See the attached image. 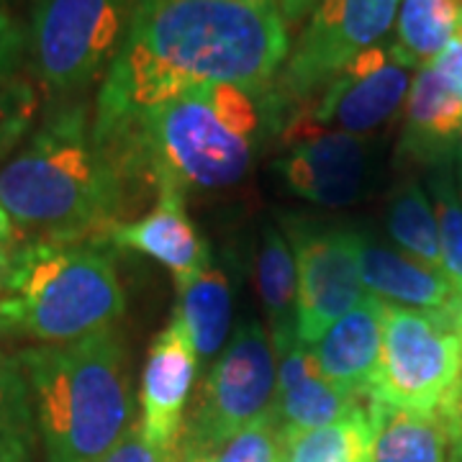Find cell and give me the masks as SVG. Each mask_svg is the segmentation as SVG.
I'll return each instance as SVG.
<instances>
[{
    "mask_svg": "<svg viewBox=\"0 0 462 462\" xmlns=\"http://www.w3.org/2000/svg\"><path fill=\"white\" fill-rule=\"evenodd\" d=\"M291 26L273 0H142L100 80L93 126L208 85L273 90Z\"/></svg>",
    "mask_w": 462,
    "mask_h": 462,
    "instance_id": "obj_1",
    "label": "cell"
},
{
    "mask_svg": "<svg viewBox=\"0 0 462 462\" xmlns=\"http://www.w3.org/2000/svg\"><path fill=\"white\" fill-rule=\"evenodd\" d=\"M282 103L273 90L208 85L93 126L139 188L157 193H216L245 180L263 139L267 114Z\"/></svg>",
    "mask_w": 462,
    "mask_h": 462,
    "instance_id": "obj_2",
    "label": "cell"
},
{
    "mask_svg": "<svg viewBox=\"0 0 462 462\" xmlns=\"http://www.w3.org/2000/svg\"><path fill=\"white\" fill-rule=\"evenodd\" d=\"M136 185L93 132L88 103H54L0 167V208L29 239L103 242L124 224Z\"/></svg>",
    "mask_w": 462,
    "mask_h": 462,
    "instance_id": "obj_3",
    "label": "cell"
},
{
    "mask_svg": "<svg viewBox=\"0 0 462 462\" xmlns=\"http://www.w3.org/2000/svg\"><path fill=\"white\" fill-rule=\"evenodd\" d=\"M47 462H100L132 427L134 398L118 331L16 352Z\"/></svg>",
    "mask_w": 462,
    "mask_h": 462,
    "instance_id": "obj_4",
    "label": "cell"
},
{
    "mask_svg": "<svg viewBox=\"0 0 462 462\" xmlns=\"http://www.w3.org/2000/svg\"><path fill=\"white\" fill-rule=\"evenodd\" d=\"M126 296L100 242H18L0 281V337L62 345L116 329Z\"/></svg>",
    "mask_w": 462,
    "mask_h": 462,
    "instance_id": "obj_5",
    "label": "cell"
},
{
    "mask_svg": "<svg viewBox=\"0 0 462 462\" xmlns=\"http://www.w3.org/2000/svg\"><path fill=\"white\" fill-rule=\"evenodd\" d=\"M142 0H36L29 57L54 103L80 100L114 65Z\"/></svg>",
    "mask_w": 462,
    "mask_h": 462,
    "instance_id": "obj_6",
    "label": "cell"
},
{
    "mask_svg": "<svg viewBox=\"0 0 462 462\" xmlns=\"http://www.w3.org/2000/svg\"><path fill=\"white\" fill-rule=\"evenodd\" d=\"M462 380V337L452 319L383 303V345L370 401L437 411Z\"/></svg>",
    "mask_w": 462,
    "mask_h": 462,
    "instance_id": "obj_7",
    "label": "cell"
},
{
    "mask_svg": "<svg viewBox=\"0 0 462 462\" xmlns=\"http://www.w3.org/2000/svg\"><path fill=\"white\" fill-rule=\"evenodd\" d=\"M275 385L278 365L270 331L257 319H245L200 383L180 439L218 452L234 434L273 409Z\"/></svg>",
    "mask_w": 462,
    "mask_h": 462,
    "instance_id": "obj_8",
    "label": "cell"
},
{
    "mask_svg": "<svg viewBox=\"0 0 462 462\" xmlns=\"http://www.w3.org/2000/svg\"><path fill=\"white\" fill-rule=\"evenodd\" d=\"M401 0H316L275 80L281 103H309L396 26Z\"/></svg>",
    "mask_w": 462,
    "mask_h": 462,
    "instance_id": "obj_9",
    "label": "cell"
},
{
    "mask_svg": "<svg viewBox=\"0 0 462 462\" xmlns=\"http://www.w3.org/2000/svg\"><path fill=\"white\" fill-rule=\"evenodd\" d=\"M298 278V339L316 345L365 296L360 231L285 221Z\"/></svg>",
    "mask_w": 462,
    "mask_h": 462,
    "instance_id": "obj_10",
    "label": "cell"
},
{
    "mask_svg": "<svg viewBox=\"0 0 462 462\" xmlns=\"http://www.w3.org/2000/svg\"><path fill=\"white\" fill-rule=\"evenodd\" d=\"M416 67L396 44L380 42L360 51L331 83L298 111L334 132L367 139L403 108Z\"/></svg>",
    "mask_w": 462,
    "mask_h": 462,
    "instance_id": "obj_11",
    "label": "cell"
},
{
    "mask_svg": "<svg viewBox=\"0 0 462 462\" xmlns=\"http://www.w3.org/2000/svg\"><path fill=\"white\" fill-rule=\"evenodd\" d=\"M282 149L275 170L298 199L342 208L363 196L370 170L363 136L324 129L296 111L285 124Z\"/></svg>",
    "mask_w": 462,
    "mask_h": 462,
    "instance_id": "obj_12",
    "label": "cell"
},
{
    "mask_svg": "<svg viewBox=\"0 0 462 462\" xmlns=\"http://www.w3.org/2000/svg\"><path fill=\"white\" fill-rule=\"evenodd\" d=\"M273 352L278 365V385L270 411L281 427L282 439L342 421L365 406L363 398L342 391L321 373L314 349L298 339V331L275 339Z\"/></svg>",
    "mask_w": 462,
    "mask_h": 462,
    "instance_id": "obj_13",
    "label": "cell"
},
{
    "mask_svg": "<svg viewBox=\"0 0 462 462\" xmlns=\"http://www.w3.org/2000/svg\"><path fill=\"white\" fill-rule=\"evenodd\" d=\"M199 352L188 331L172 316L149 346L142 375V430L149 442L165 449L180 445L185 427V406L193 391Z\"/></svg>",
    "mask_w": 462,
    "mask_h": 462,
    "instance_id": "obj_14",
    "label": "cell"
},
{
    "mask_svg": "<svg viewBox=\"0 0 462 462\" xmlns=\"http://www.w3.org/2000/svg\"><path fill=\"white\" fill-rule=\"evenodd\" d=\"M100 245L147 254L154 263L165 264L175 285L200 275L211 263L208 245L185 211V199L175 193H157L147 214L114 226Z\"/></svg>",
    "mask_w": 462,
    "mask_h": 462,
    "instance_id": "obj_15",
    "label": "cell"
},
{
    "mask_svg": "<svg viewBox=\"0 0 462 462\" xmlns=\"http://www.w3.org/2000/svg\"><path fill=\"white\" fill-rule=\"evenodd\" d=\"M360 275L367 293L388 303L455 319L460 293L445 273L360 234ZM455 324V321H452Z\"/></svg>",
    "mask_w": 462,
    "mask_h": 462,
    "instance_id": "obj_16",
    "label": "cell"
},
{
    "mask_svg": "<svg viewBox=\"0 0 462 462\" xmlns=\"http://www.w3.org/2000/svg\"><path fill=\"white\" fill-rule=\"evenodd\" d=\"M383 298L367 296L311 345L321 373L342 391L370 401L383 345Z\"/></svg>",
    "mask_w": 462,
    "mask_h": 462,
    "instance_id": "obj_17",
    "label": "cell"
},
{
    "mask_svg": "<svg viewBox=\"0 0 462 462\" xmlns=\"http://www.w3.org/2000/svg\"><path fill=\"white\" fill-rule=\"evenodd\" d=\"M462 100L431 65L419 67L403 103L401 152L421 162H442L460 147Z\"/></svg>",
    "mask_w": 462,
    "mask_h": 462,
    "instance_id": "obj_18",
    "label": "cell"
},
{
    "mask_svg": "<svg viewBox=\"0 0 462 462\" xmlns=\"http://www.w3.org/2000/svg\"><path fill=\"white\" fill-rule=\"evenodd\" d=\"M367 462H447L449 434L439 411H413L367 401Z\"/></svg>",
    "mask_w": 462,
    "mask_h": 462,
    "instance_id": "obj_19",
    "label": "cell"
},
{
    "mask_svg": "<svg viewBox=\"0 0 462 462\" xmlns=\"http://www.w3.org/2000/svg\"><path fill=\"white\" fill-rule=\"evenodd\" d=\"M231 314L234 300L226 273L208 267L196 278L178 285L175 319L188 331L199 357L203 360H211L226 346L231 334Z\"/></svg>",
    "mask_w": 462,
    "mask_h": 462,
    "instance_id": "obj_20",
    "label": "cell"
},
{
    "mask_svg": "<svg viewBox=\"0 0 462 462\" xmlns=\"http://www.w3.org/2000/svg\"><path fill=\"white\" fill-rule=\"evenodd\" d=\"M257 285L270 321V339H282L298 331V278L291 242L273 224L263 226L257 252Z\"/></svg>",
    "mask_w": 462,
    "mask_h": 462,
    "instance_id": "obj_21",
    "label": "cell"
},
{
    "mask_svg": "<svg viewBox=\"0 0 462 462\" xmlns=\"http://www.w3.org/2000/svg\"><path fill=\"white\" fill-rule=\"evenodd\" d=\"M460 0H401L396 47L416 69L431 65L460 33Z\"/></svg>",
    "mask_w": 462,
    "mask_h": 462,
    "instance_id": "obj_22",
    "label": "cell"
},
{
    "mask_svg": "<svg viewBox=\"0 0 462 462\" xmlns=\"http://www.w3.org/2000/svg\"><path fill=\"white\" fill-rule=\"evenodd\" d=\"M39 427L29 380L16 355L0 349V462H33Z\"/></svg>",
    "mask_w": 462,
    "mask_h": 462,
    "instance_id": "obj_23",
    "label": "cell"
},
{
    "mask_svg": "<svg viewBox=\"0 0 462 462\" xmlns=\"http://www.w3.org/2000/svg\"><path fill=\"white\" fill-rule=\"evenodd\" d=\"M385 229L406 254H411L430 267L442 270L434 203L419 182H401L391 193L388 211H385Z\"/></svg>",
    "mask_w": 462,
    "mask_h": 462,
    "instance_id": "obj_24",
    "label": "cell"
},
{
    "mask_svg": "<svg viewBox=\"0 0 462 462\" xmlns=\"http://www.w3.org/2000/svg\"><path fill=\"white\" fill-rule=\"evenodd\" d=\"M367 452L370 413L363 406L342 421L282 439L278 462H367Z\"/></svg>",
    "mask_w": 462,
    "mask_h": 462,
    "instance_id": "obj_25",
    "label": "cell"
},
{
    "mask_svg": "<svg viewBox=\"0 0 462 462\" xmlns=\"http://www.w3.org/2000/svg\"><path fill=\"white\" fill-rule=\"evenodd\" d=\"M39 116V90L29 80H0V167L33 132Z\"/></svg>",
    "mask_w": 462,
    "mask_h": 462,
    "instance_id": "obj_26",
    "label": "cell"
},
{
    "mask_svg": "<svg viewBox=\"0 0 462 462\" xmlns=\"http://www.w3.org/2000/svg\"><path fill=\"white\" fill-rule=\"evenodd\" d=\"M431 193H434V214L439 231L442 273L462 296V199L455 193L452 182L445 175L431 180Z\"/></svg>",
    "mask_w": 462,
    "mask_h": 462,
    "instance_id": "obj_27",
    "label": "cell"
},
{
    "mask_svg": "<svg viewBox=\"0 0 462 462\" xmlns=\"http://www.w3.org/2000/svg\"><path fill=\"white\" fill-rule=\"evenodd\" d=\"M281 447V427L273 411H267L239 434H234L229 442L216 452L214 462H278Z\"/></svg>",
    "mask_w": 462,
    "mask_h": 462,
    "instance_id": "obj_28",
    "label": "cell"
},
{
    "mask_svg": "<svg viewBox=\"0 0 462 462\" xmlns=\"http://www.w3.org/2000/svg\"><path fill=\"white\" fill-rule=\"evenodd\" d=\"M178 447L165 449V447L149 442L142 424L134 421L126 434L108 449V455L100 462H178Z\"/></svg>",
    "mask_w": 462,
    "mask_h": 462,
    "instance_id": "obj_29",
    "label": "cell"
},
{
    "mask_svg": "<svg viewBox=\"0 0 462 462\" xmlns=\"http://www.w3.org/2000/svg\"><path fill=\"white\" fill-rule=\"evenodd\" d=\"M26 51H29V33L5 5H0V80L18 78Z\"/></svg>",
    "mask_w": 462,
    "mask_h": 462,
    "instance_id": "obj_30",
    "label": "cell"
},
{
    "mask_svg": "<svg viewBox=\"0 0 462 462\" xmlns=\"http://www.w3.org/2000/svg\"><path fill=\"white\" fill-rule=\"evenodd\" d=\"M437 411L442 416L447 434H449V455L455 462H462V380L442 401V406Z\"/></svg>",
    "mask_w": 462,
    "mask_h": 462,
    "instance_id": "obj_31",
    "label": "cell"
},
{
    "mask_svg": "<svg viewBox=\"0 0 462 462\" xmlns=\"http://www.w3.org/2000/svg\"><path fill=\"white\" fill-rule=\"evenodd\" d=\"M437 75L445 80V85L462 100V33H457L442 54L431 62Z\"/></svg>",
    "mask_w": 462,
    "mask_h": 462,
    "instance_id": "obj_32",
    "label": "cell"
},
{
    "mask_svg": "<svg viewBox=\"0 0 462 462\" xmlns=\"http://www.w3.org/2000/svg\"><path fill=\"white\" fill-rule=\"evenodd\" d=\"M16 247V224L11 221V216L0 208V281H3V275H5V270H8V264H11V257H14Z\"/></svg>",
    "mask_w": 462,
    "mask_h": 462,
    "instance_id": "obj_33",
    "label": "cell"
},
{
    "mask_svg": "<svg viewBox=\"0 0 462 462\" xmlns=\"http://www.w3.org/2000/svg\"><path fill=\"white\" fill-rule=\"evenodd\" d=\"M273 3L281 8V14L288 21V26H293L306 14H311V8L316 5V0H273Z\"/></svg>",
    "mask_w": 462,
    "mask_h": 462,
    "instance_id": "obj_34",
    "label": "cell"
},
{
    "mask_svg": "<svg viewBox=\"0 0 462 462\" xmlns=\"http://www.w3.org/2000/svg\"><path fill=\"white\" fill-rule=\"evenodd\" d=\"M216 452H208V449H200V447L190 445V442H182L178 447V462H214Z\"/></svg>",
    "mask_w": 462,
    "mask_h": 462,
    "instance_id": "obj_35",
    "label": "cell"
},
{
    "mask_svg": "<svg viewBox=\"0 0 462 462\" xmlns=\"http://www.w3.org/2000/svg\"><path fill=\"white\" fill-rule=\"evenodd\" d=\"M455 329H457V334L462 337V298H460V303H457V311H455Z\"/></svg>",
    "mask_w": 462,
    "mask_h": 462,
    "instance_id": "obj_36",
    "label": "cell"
},
{
    "mask_svg": "<svg viewBox=\"0 0 462 462\" xmlns=\"http://www.w3.org/2000/svg\"><path fill=\"white\" fill-rule=\"evenodd\" d=\"M457 149H460V165H462V136H460V147H457ZM460 170H462V167H460Z\"/></svg>",
    "mask_w": 462,
    "mask_h": 462,
    "instance_id": "obj_37",
    "label": "cell"
},
{
    "mask_svg": "<svg viewBox=\"0 0 462 462\" xmlns=\"http://www.w3.org/2000/svg\"><path fill=\"white\" fill-rule=\"evenodd\" d=\"M460 33H462V18H460Z\"/></svg>",
    "mask_w": 462,
    "mask_h": 462,
    "instance_id": "obj_38",
    "label": "cell"
},
{
    "mask_svg": "<svg viewBox=\"0 0 462 462\" xmlns=\"http://www.w3.org/2000/svg\"><path fill=\"white\" fill-rule=\"evenodd\" d=\"M460 3H462V0H460Z\"/></svg>",
    "mask_w": 462,
    "mask_h": 462,
    "instance_id": "obj_39",
    "label": "cell"
}]
</instances>
